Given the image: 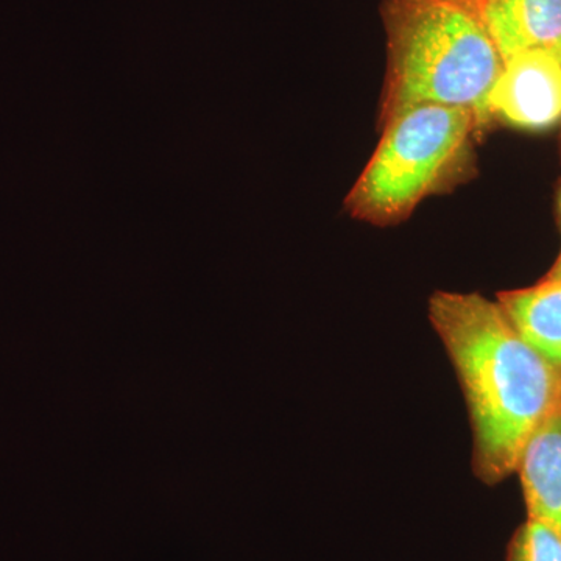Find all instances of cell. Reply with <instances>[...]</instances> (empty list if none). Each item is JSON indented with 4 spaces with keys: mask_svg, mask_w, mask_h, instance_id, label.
Listing matches in <instances>:
<instances>
[{
    "mask_svg": "<svg viewBox=\"0 0 561 561\" xmlns=\"http://www.w3.org/2000/svg\"><path fill=\"white\" fill-rule=\"evenodd\" d=\"M430 320L457 378L472 430V471L493 486L516 472L542 421L561 408V368L519 334L500 302L435 291Z\"/></svg>",
    "mask_w": 561,
    "mask_h": 561,
    "instance_id": "1",
    "label": "cell"
},
{
    "mask_svg": "<svg viewBox=\"0 0 561 561\" xmlns=\"http://www.w3.org/2000/svg\"><path fill=\"white\" fill-rule=\"evenodd\" d=\"M387 41L382 124L420 105L470 110L489 121L504 61L476 11L451 0H383Z\"/></svg>",
    "mask_w": 561,
    "mask_h": 561,
    "instance_id": "2",
    "label": "cell"
},
{
    "mask_svg": "<svg viewBox=\"0 0 561 561\" xmlns=\"http://www.w3.org/2000/svg\"><path fill=\"white\" fill-rule=\"evenodd\" d=\"M479 125L472 111L442 105L413 106L386 122L381 142L346 197L351 216L379 227L408 219L424 198L467 172Z\"/></svg>",
    "mask_w": 561,
    "mask_h": 561,
    "instance_id": "3",
    "label": "cell"
},
{
    "mask_svg": "<svg viewBox=\"0 0 561 561\" xmlns=\"http://www.w3.org/2000/svg\"><path fill=\"white\" fill-rule=\"evenodd\" d=\"M490 116L523 130H545L561 122V61L527 51L504 61L489 95Z\"/></svg>",
    "mask_w": 561,
    "mask_h": 561,
    "instance_id": "4",
    "label": "cell"
},
{
    "mask_svg": "<svg viewBox=\"0 0 561 561\" xmlns=\"http://www.w3.org/2000/svg\"><path fill=\"white\" fill-rule=\"evenodd\" d=\"M474 11L502 61L527 51L561 61V0H479Z\"/></svg>",
    "mask_w": 561,
    "mask_h": 561,
    "instance_id": "5",
    "label": "cell"
},
{
    "mask_svg": "<svg viewBox=\"0 0 561 561\" xmlns=\"http://www.w3.org/2000/svg\"><path fill=\"white\" fill-rule=\"evenodd\" d=\"M516 472L527 519L545 524L561 538V408L531 434Z\"/></svg>",
    "mask_w": 561,
    "mask_h": 561,
    "instance_id": "6",
    "label": "cell"
},
{
    "mask_svg": "<svg viewBox=\"0 0 561 561\" xmlns=\"http://www.w3.org/2000/svg\"><path fill=\"white\" fill-rule=\"evenodd\" d=\"M519 334L561 368V279H541L526 289L497 294Z\"/></svg>",
    "mask_w": 561,
    "mask_h": 561,
    "instance_id": "7",
    "label": "cell"
},
{
    "mask_svg": "<svg viewBox=\"0 0 561 561\" xmlns=\"http://www.w3.org/2000/svg\"><path fill=\"white\" fill-rule=\"evenodd\" d=\"M505 561H561V538L545 524L527 519L513 534Z\"/></svg>",
    "mask_w": 561,
    "mask_h": 561,
    "instance_id": "8",
    "label": "cell"
},
{
    "mask_svg": "<svg viewBox=\"0 0 561 561\" xmlns=\"http://www.w3.org/2000/svg\"><path fill=\"white\" fill-rule=\"evenodd\" d=\"M559 214H560V227H561V187H560V194H559ZM542 279H561V251L559 254V257H557L556 262H553V265L551 267V271L546 273L545 278Z\"/></svg>",
    "mask_w": 561,
    "mask_h": 561,
    "instance_id": "9",
    "label": "cell"
},
{
    "mask_svg": "<svg viewBox=\"0 0 561 561\" xmlns=\"http://www.w3.org/2000/svg\"><path fill=\"white\" fill-rule=\"evenodd\" d=\"M451 2L461 3V5H467L474 10V7L478 5L479 0H451Z\"/></svg>",
    "mask_w": 561,
    "mask_h": 561,
    "instance_id": "10",
    "label": "cell"
}]
</instances>
